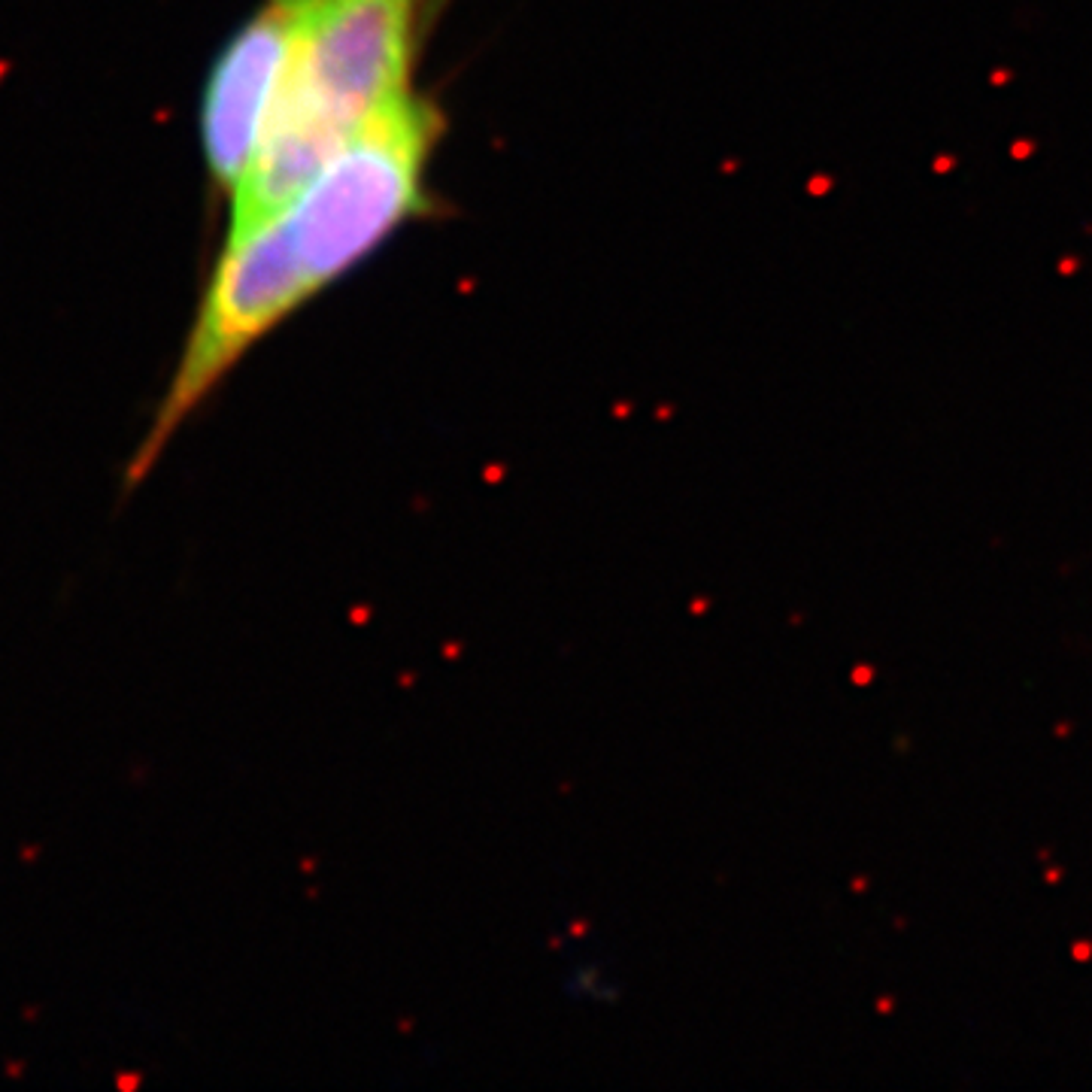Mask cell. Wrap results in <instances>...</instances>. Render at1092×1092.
Here are the masks:
<instances>
[{"label": "cell", "instance_id": "1", "mask_svg": "<svg viewBox=\"0 0 1092 1092\" xmlns=\"http://www.w3.org/2000/svg\"><path fill=\"white\" fill-rule=\"evenodd\" d=\"M428 0H301L295 59L274 119L231 198L228 231L289 206L376 109L413 88Z\"/></svg>", "mask_w": 1092, "mask_h": 1092}, {"label": "cell", "instance_id": "2", "mask_svg": "<svg viewBox=\"0 0 1092 1092\" xmlns=\"http://www.w3.org/2000/svg\"><path fill=\"white\" fill-rule=\"evenodd\" d=\"M440 137V107L410 91L350 133L301 195L279 209L319 295L404 225L434 213L425 177Z\"/></svg>", "mask_w": 1092, "mask_h": 1092}, {"label": "cell", "instance_id": "3", "mask_svg": "<svg viewBox=\"0 0 1092 1092\" xmlns=\"http://www.w3.org/2000/svg\"><path fill=\"white\" fill-rule=\"evenodd\" d=\"M316 295L282 213L243 231H228L195 306L177 371L125 465V495L140 489L170 440L237 371V364Z\"/></svg>", "mask_w": 1092, "mask_h": 1092}, {"label": "cell", "instance_id": "4", "mask_svg": "<svg viewBox=\"0 0 1092 1092\" xmlns=\"http://www.w3.org/2000/svg\"><path fill=\"white\" fill-rule=\"evenodd\" d=\"M301 31V0H261L222 43L201 94L206 174L228 201L253 167Z\"/></svg>", "mask_w": 1092, "mask_h": 1092}]
</instances>
